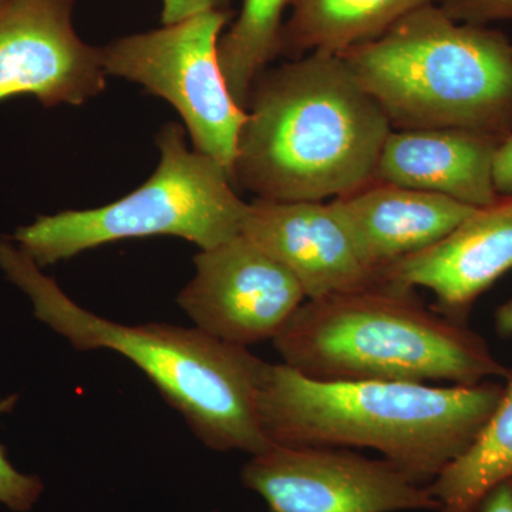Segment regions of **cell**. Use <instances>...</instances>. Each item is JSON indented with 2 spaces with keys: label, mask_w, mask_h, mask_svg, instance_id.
Wrapping results in <instances>:
<instances>
[{
  "label": "cell",
  "mask_w": 512,
  "mask_h": 512,
  "mask_svg": "<svg viewBox=\"0 0 512 512\" xmlns=\"http://www.w3.org/2000/svg\"><path fill=\"white\" fill-rule=\"evenodd\" d=\"M234 184L269 201H326L372 183L393 130L339 55L313 52L259 74Z\"/></svg>",
  "instance_id": "cell-1"
},
{
  "label": "cell",
  "mask_w": 512,
  "mask_h": 512,
  "mask_svg": "<svg viewBox=\"0 0 512 512\" xmlns=\"http://www.w3.org/2000/svg\"><path fill=\"white\" fill-rule=\"evenodd\" d=\"M501 394V384L487 382L316 380L266 363L258 414L272 444L369 448L429 485L476 439Z\"/></svg>",
  "instance_id": "cell-2"
},
{
  "label": "cell",
  "mask_w": 512,
  "mask_h": 512,
  "mask_svg": "<svg viewBox=\"0 0 512 512\" xmlns=\"http://www.w3.org/2000/svg\"><path fill=\"white\" fill-rule=\"evenodd\" d=\"M0 269L10 284L28 296L35 318L74 348L113 350L143 370L205 446L244 451L249 456L272 446L258 414L266 362L249 349L197 328L163 323L128 326L94 315L43 274L12 238L0 237Z\"/></svg>",
  "instance_id": "cell-3"
},
{
  "label": "cell",
  "mask_w": 512,
  "mask_h": 512,
  "mask_svg": "<svg viewBox=\"0 0 512 512\" xmlns=\"http://www.w3.org/2000/svg\"><path fill=\"white\" fill-rule=\"evenodd\" d=\"M272 343L284 365L316 380L474 386L510 370L467 325L380 279L303 302Z\"/></svg>",
  "instance_id": "cell-4"
},
{
  "label": "cell",
  "mask_w": 512,
  "mask_h": 512,
  "mask_svg": "<svg viewBox=\"0 0 512 512\" xmlns=\"http://www.w3.org/2000/svg\"><path fill=\"white\" fill-rule=\"evenodd\" d=\"M393 130L512 134V43L500 30L426 5L340 53Z\"/></svg>",
  "instance_id": "cell-5"
},
{
  "label": "cell",
  "mask_w": 512,
  "mask_h": 512,
  "mask_svg": "<svg viewBox=\"0 0 512 512\" xmlns=\"http://www.w3.org/2000/svg\"><path fill=\"white\" fill-rule=\"evenodd\" d=\"M157 146L160 163L137 190L92 210L40 215L12 241L45 268L123 239L173 235L211 249L241 234L247 202L227 168L190 150L180 124H165Z\"/></svg>",
  "instance_id": "cell-6"
},
{
  "label": "cell",
  "mask_w": 512,
  "mask_h": 512,
  "mask_svg": "<svg viewBox=\"0 0 512 512\" xmlns=\"http://www.w3.org/2000/svg\"><path fill=\"white\" fill-rule=\"evenodd\" d=\"M229 18L228 10H205L113 40L100 47V57L107 76L140 84L168 101L183 119L194 150L217 160L232 177L247 111L229 92L218 59V40Z\"/></svg>",
  "instance_id": "cell-7"
},
{
  "label": "cell",
  "mask_w": 512,
  "mask_h": 512,
  "mask_svg": "<svg viewBox=\"0 0 512 512\" xmlns=\"http://www.w3.org/2000/svg\"><path fill=\"white\" fill-rule=\"evenodd\" d=\"M268 512H404L439 510L429 485L384 458L352 448L278 446L251 456L241 471Z\"/></svg>",
  "instance_id": "cell-8"
},
{
  "label": "cell",
  "mask_w": 512,
  "mask_h": 512,
  "mask_svg": "<svg viewBox=\"0 0 512 512\" xmlns=\"http://www.w3.org/2000/svg\"><path fill=\"white\" fill-rule=\"evenodd\" d=\"M194 265L178 305L195 328L231 345L272 342L306 301L295 276L242 234L201 249Z\"/></svg>",
  "instance_id": "cell-9"
},
{
  "label": "cell",
  "mask_w": 512,
  "mask_h": 512,
  "mask_svg": "<svg viewBox=\"0 0 512 512\" xmlns=\"http://www.w3.org/2000/svg\"><path fill=\"white\" fill-rule=\"evenodd\" d=\"M76 0H0V101L82 106L106 89L100 47L73 25Z\"/></svg>",
  "instance_id": "cell-10"
},
{
  "label": "cell",
  "mask_w": 512,
  "mask_h": 512,
  "mask_svg": "<svg viewBox=\"0 0 512 512\" xmlns=\"http://www.w3.org/2000/svg\"><path fill=\"white\" fill-rule=\"evenodd\" d=\"M512 269V195L477 208L433 247L384 269L380 281L426 288L434 311L467 325L474 302Z\"/></svg>",
  "instance_id": "cell-11"
},
{
  "label": "cell",
  "mask_w": 512,
  "mask_h": 512,
  "mask_svg": "<svg viewBox=\"0 0 512 512\" xmlns=\"http://www.w3.org/2000/svg\"><path fill=\"white\" fill-rule=\"evenodd\" d=\"M241 234L295 276L306 301L379 281L357 258L329 202L255 198L245 207Z\"/></svg>",
  "instance_id": "cell-12"
},
{
  "label": "cell",
  "mask_w": 512,
  "mask_h": 512,
  "mask_svg": "<svg viewBox=\"0 0 512 512\" xmlns=\"http://www.w3.org/2000/svg\"><path fill=\"white\" fill-rule=\"evenodd\" d=\"M329 207L357 258L377 278L436 245L477 210L446 195L377 181L330 200Z\"/></svg>",
  "instance_id": "cell-13"
},
{
  "label": "cell",
  "mask_w": 512,
  "mask_h": 512,
  "mask_svg": "<svg viewBox=\"0 0 512 512\" xmlns=\"http://www.w3.org/2000/svg\"><path fill=\"white\" fill-rule=\"evenodd\" d=\"M504 138L460 128L392 130L373 181L446 195L473 208L500 200L494 160Z\"/></svg>",
  "instance_id": "cell-14"
},
{
  "label": "cell",
  "mask_w": 512,
  "mask_h": 512,
  "mask_svg": "<svg viewBox=\"0 0 512 512\" xmlns=\"http://www.w3.org/2000/svg\"><path fill=\"white\" fill-rule=\"evenodd\" d=\"M437 0H291L284 23L281 55H340L383 35L397 20Z\"/></svg>",
  "instance_id": "cell-15"
},
{
  "label": "cell",
  "mask_w": 512,
  "mask_h": 512,
  "mask_svg": "<svg viewBox=\"0 0 512 512\" xmlns=\"http://www.w3.org/2000/svg\"><path fill=\"white\" fill-rule=\"evenodd\" d=\"M476 439L429 484L437 512H477L485 495L512 478V370Z\"/></svg>",
  "instance_id": "cell-16"
},
{
  "label": "cell",
  "mask_w": 512,
  "mask_h": 512,
  "mask_svg": "<svg viewBox=\"0 0 512 512\" xmlns=\"http://www.w3.org/2000/svg\"><path fill=\"white\" fill-rule=\"evenodd\" d=\"M291 0H242L241 12L218 40V59L229 92L245 110L252 84L281 55L284 12Z\"/></svg>",
  "instance_id": "cell-17"
},
{
  "label": "cell",
  "mask_w": 512,
  "mask_h": 512,
  "mask_svg": "<svg viewBox=\"0 0 512 512\" xmlns=\"http://www.w3.org/2000/svg\"><path fill=\"white\" fill-rule=\"evenodd\" d=\"M18 396H10L0 402V413L12 412ZM39 477L20 473L10 463L5 447L0 444V504L15 512H28L35 507L43 494Z\"/></svg>",
  "instance_id": "cell-18"
},
{
  "label": "cell",
  "mask_w": 512,
  "mask_h": 512,
  "mask_svg": "<svg viewBox=\"0 0 512 512\" xmlns=\"http://www.w3.org/2000/svg\"><path fill=\"white\" fill-rule=\"evenodd\" d=\"M451 19L487 26L497 20H512V0H437Z\"/></svg>",
  "instance_id": "cell-19"
},
{
  "label": "cell",
  "mask_w": 512,
  "mask_h": 512,
  "mask_svg": "<svg viewBox=\"0 0 512 512\" xmlns=\"http://www.w3.org/2000/svg\"><path fill=\"white\" fill-rule=\"evenodd\" d=\"M163 25H173L205 10H227L231 0H161Z\"/></svg>",
  "instance_id": "cell-20"
},
{
  "label": "cell",
  "mask_w": 512,
  "mask_h": 512,
  "mask_svg": "<svg viewBox=\"0 0 512 512\" xmlns=\"http://www.w3.org/2000/svg\"><path fill=\"white\" fill-rule=\"evenodd\" d=\"M494 185L498 195H512V134L498 147L494 160Z\"/></svg>",
  "instance_id": "cell-21"
},
{
  "label": "cell",
  "mask_w": 512,
  "mask_h": 512,
  "mask_svg": "<svg viewBox=\"0 0 512 512\" xmlns=\"http://www.w3.org/2000/svg\"><path fill=\"white\" fill-rule=\"evenodd\" d=\"M477 512H512V478L485 495Z\"/></svg>",
  "instance_id": "cell-22"
},
{
  "label": "cell",
  "mask_w": 512,
  "mask_h": 512,
  "mask_svg": "<svg viewBox=\"0 0 512 512\" xmlns=\"http://www.w3.org/2000/svg\"><path fill=\"white\" fill-rule=\"evenodd\" d=\"M495 329L503 338L512 339V299L495 312Z\"/></svg>",
  "instance_id": "cell-23"
}]
</instances>
